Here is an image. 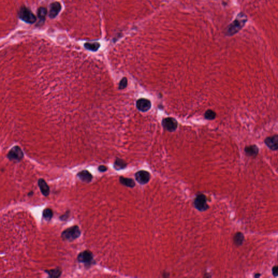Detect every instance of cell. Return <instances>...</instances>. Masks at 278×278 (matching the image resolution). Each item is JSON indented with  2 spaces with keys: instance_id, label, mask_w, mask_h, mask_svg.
Instances as JSON below:
<instances>
[{
  "instance_id": "9c48e42d",
  "label": "cell",
  "mask_w": 278,
  "mask_h": 278,
  "mask_svg": "<svg viewBox=\"0 0 278 278\" xmlns=\"http://www.w3.org/2000/svg\"><path fill=\"white\" fill-rule=\"evenodd\" d=\"M151 101L145 98H140L136 102L137 108L142 112L148 111L151 108Z\"/></svg>"
},
{
  "instance_id": "5bb4252c",
  "label": "cell",
  "mask_w": 278,
  "mask_h": 278,
  "mask_svg": "<svg viewBox=\"0 0 278 278\" xmlns=\"http://www.w3.org/2000/svg\"><path fill=\"white\" fill-rule=\"evenodd\" d=\"M119 182L123 185L126 186L127 187L132 188L135 186V182L132 179L127 178L120 177H119Z\"/></svg>"
},
{
  "instance_id": "7402d4cb",
  "label": "cell",
  "mask_w": 278,
  "mask_h": 278,
  "mask_svg": "<svg viewBox=\"0 0 278 278\" xmlns=\"http://www.w3.org/2000/svg\"><path fill=\"white\" fill-rule=\"evenodd\" d=\"M204 116L206 119L212 120L216 117V114L212 110H208L204 114Z\"/></svg>"
},
{
  "instance_id": "d6986e66",
  "label": "cell",
  "mask_w": 278,
  "mask_h": 278,
  "mask_svg": "<svg viewBox=\"0 0 278 278\" xmlns=\"http://www.w3.org/2000/svg\"><path fill=\"white\" fill-rule=\"evenodd\" d=\"M46 273H47L48 276L51 278H59L61 275V270L60 268H57L53 270H46Z\"/></svg>"
},
{
  "instance_id": "ffe728a7",
  "label": "cell",
  "mask_w": 278,
  "mask_h": 278,
  "mask_svg": "<svg viewBox=\"0 0 278 278\" xmlns=\"http://www.w3.org/2000/svg\"><path fill=\"white\" fill-rule=\"evenodd\" d=\"M47 9L44 7H40L38 11V16L40 20V22H43L45 20V17L47 14Z\"/></svg>"
},
{
  "instance_id": "4fadbf2b",
  "label": "cell",
  "mask_w": 278,
  "mask_h": 278,
  "mask_svg": "<svg viewBox=\"0 0 278 278\" xmlns=\"http://www.w3.org/2000/svg\"><path fill=\"white\" fill-rule=\"evenodd\" d=\"M38 185L40 188V191L44 196H47L49 195L50 190L47 183L43 179H40L38 180Z\"/></svg>"
},
{
  "instance_id": "cb8c5ba5",
  "label": "cell",
  "mask_w": 278,
  "mask_h": 278,
  "mask_svg": "<svg viewBox=\"0 0 278 278\" xmlns=\"http://www.w3.org/2000/svg\"><path fill=\"white\" fill-rule=\"evenodd\" d=\"M70 211H67L64 214L61 215V216L60 217V219H61V221H66V220L68 219L69 216H70Z\"/></svg>"
},
{
  "instance_id": "484cf974",
  "label": "cell",
  "mask_w": 278,
  "mask_h": 278,
  "mask_svg": "<svg viewBox=\"0 0 278 278\" xmlns=\"http://www.w3.org/2000/svg\"><path fill=\"white\" fill-rule=\"evenodd\" d=\"M278 267L276 266L273 267V269H272V273H273V276H278Z\"/></svg>"
},
{
  "instance_id": "6da1fadb",
  "label": "cell",
  "mask_w": 278,
  "mask_h": 278,
  "mask_svg": "<svg viewBox=\"0 0 278 278\" xmlns=\"http://www.w3.org/2000/svg\"><path fill=\"white\" fill-rule=\"evenodd\" d=\"M247 21V18L244 13L239 14L235 20L229 25L226 29V34L228 35H233L241 30Z\"/></svg>"
},
{
  "instance_id": "30bf717a",
  "label": "cell",
  "mask_w": 278,
  "mask_h": 278,
  "mask_svg": "<svg viewBox=\"0 0 278 278\" xmlns=\"http://www.w3.org/2000/svg\"><path fill=\"white\" fill-rule=\"evenodd\" d=\"M266 145L272 150L276 151L278 149V135H274L271 137H268L265 139Z\"/></svg>"
},
{
  "instance_id": "603a6c76",
  "label": "cell",
  "mask_w": 278,
  "mask_h": 278,
  "mask_svg": "<svg viewBox=\"0 0 278 278\" xmlns=\"http://www.w3.org/2000/svg\"><path fill=\"white\" fill-rule=\"evenodd\" d=\"M127 79L126 78H125V77L123 78L122 80H121L120 82H119V89L120 90L124 89L126 87H127Z\"/></svg>"
},
{
  "instance_id": "8992f818",
  "label": "cell",
  "mask_w": 278,
  "mask_h": 278,
  "mask_svg": "<svg viewBox=\"0 0 278 278\" xmlns=\"http://www.w3.org/2000/svg\"><path fill=\"white\" fill-rule=\"evenodd\" d=\"M24 154L21 149L18 146H15L11 149L7 154V158L11 161L21 160L24 158Z\"/></svg>"
},
{
  "instance_id": "e0dca14e",
  "label": "cell",
  "mask_w": 278,
  "mask_h": 278,
  "mask_svg": "<svg viewBox=\"0 0 278 278\" xmlns=\"http://www.w3.org/2000/svg\"><path fill=\"white\" fill-rule=\"evenodd\" d=\"M100 44L97 42L94 43H86L84 44V47L88 50L96 52L98 50V48L100 47Z\"/></svg>"
},
{
  "instance_id": "3957f363",
  "label": "cell",
  "mask_w": 278,
  "mask_h": 278,
  "mask_svg": "<svg viewBox=\"0 0 278 278\" xmlns=\"http://www.w3.org/2000/svg\"><path fill=\"white\" fill-rule=\"evenodd\" d=\"M19 18L28 24H33L37 20V18L31 10L26 7H22L19 13Z\"/></svg>"
},
{
  "instance_id": "52a82bcc",
  "label": "cell",
  "mask_w": 278,
  "mask_h": 278,
  "mask_svg": "<svg viewBox=\"0 0 278 278\" xmlns=\"http://www.w3.org/2000/svg\"><path fill=\"white\" fill-rule=\"evenodd\" d=\"M162 125L166 130L173 132L177 128L178 122L177 120L173 118L167 117L162 120Z\"/></svg>"
},
{
  "instance_id": "44dd1931",
  "label": "cell",
  "mask_w": 278,
  "mask_h": 278,
  "mask_svg": "<svg viewBox=\"0 0 278 278\" xmlns=\"http://www.w3.org/2000/svg\"><path fill=\"white\" fill-rule=\"evenodd\" d=\"M53 213L52 210L49 208L46 209L43 211V217L45 220L47 221H50L51 220V218L53 217Z\"/></svg>"
},
{
  "instance_id": "7a4b0ae2",
  "label": "cell",
  "mask_w": 278,
  "mask_h": 278,
  "mask_svg": "<svg viewBox=\"0 0 278 278\" xmlns=\"http://www.w3.org/2000/svg\"><path fill=\"white\" fill-rule=\"evenodd\" d=\"M81 231L77 225H74L67 228L61 233V238L64 240L71 242L78 238L80 236Z\"/></svg>"
},
{
  "instance_id": "5b68a950",
  "label": "cell",
  "mask_w": 278,
  "mask_h": 278,
  "mask_svg": "<svg viewBox=\"0 0 278 278\" xmlns=\"http://www.w3.org/2000/svg\"><path fill=\"white\" fill-rule=\"evenodd\" d=\"M194 205L196 209L200 211H206L209 208L207 204V198L203 194H199L195 199Z\"/></svg>"
},
{
  "instance_id": "8fae6325",
  "label": "cell",
  "mask_w": 278,
  "mask_h": 278,
  "mask_svg": "<svg viewBox=\"0 0 278 278\" xmlns=\"http://www.w3.org/2000/svg\"><path fill=\"white\" fill-rule=\"evenodd\" d=\"M61 6L60 3L54 2L51 4L50 9L49 11V17L50 18H54L58 15L60 11H61Z\"/></svg>"
},
{
  "instance_id": "ba28073f",
  "label": "cell",
  "mask_w": 278,
  "mask_h": 278,
  "mask_svg": "<svg viewBox=\"0 0 278 278\" xmlns=\"http://www.w3.org/2000/svg\"><path fill=\"white\" fill-rule=\"evenodd\" d=\"M135 177L138 183L143 185L149 183L151 178V175L149 172L142 170L135 173Z\"/></svg>"
},
{
  "instance_id": "d4e9b609",
  "label": "cell",
  "mask_w": 278,
  "mask_h": 278,
  "mask_svg": "<svg viewBox=\"0 0 278 278\" xmlns=\"http://www.w3.org/2000/svg\"><path fill=\"white\" fill-rule=\"evenodd\" d=\"M107 169H108L107 167L106 166H104V165H101L98 168V171L101 172H106Z\"/></svg>"
},
{
  "instance_id": "9a60e30c",
  "label": "cell",
  "mask_w": 278,
  "mask_h": 278,
  "mask_svg": "<svg viewBox=\"0 0 278 278\" xmlns=\"http://www.w3.org/2000/svg\"><path fill=\"white\" fill-rule=\"evenodd\" d=\"M245 152L248 156H257L259 153V149L255 145L247 146L245 148Z\"/></svg>"
},
{
  "instance_id": "7c38bea8",
  "label": "cell",
  "mask_w": 278,
  "mask_h": 278,
  "mask_svg": "<svg viewBox=\"0 0 278 278\" xmlns=\"http://www.w3.org/2000/svg\"><path fill=\"white\" fill-rule=\"evenodd\" d=\"M77 177L82 182L87 183H90L93 178L92 175L87 170H83L78 172L77 174Z\"/></svg>"
},
{
  "instance_id": "4316f807",
  "label": "cell",
  "mask_w": 278,
  "mask_h": 278,
  "mask_svg": "<svg viewBox=\"0 0 278 278\" xmlns=\"http://www.w3.org/2000/svg\"><path fill=\"white\" fill-rule=\"evenodd\" d=\"M260 276H261L260 274H259V273H257V274H256L255 275L254 277L255 278H259V277H260Z\"/></svg>"
},
{
  "instance_id": "2e32d148",
  "label": "cell",
  "mask_w": 278,
  "mask_h": 278,
  "mask_svg": "<svg viewBox=\"0 0 278 278\" xmlns=\"http://www.w3.org/2000/svg\"><path fill=\"white\" fill-rule=\"evenodd\" d=\"M127 163L123 160L117 158L114 163V168L116 170H122L127 167Z\"/></svg>"
},
{
  "instance_id": "277c9868",
  "label": "cell",
  "mask_w": 278,
  "mask_h": 278,
  "mask_svg": "<svg viewBox=\"0 0 278 278\" xmlns=\"http://www.w3.org/2000/svg\"><path fill=\"white\" fill-rule=\"evenodd\" d=\"M77 260L78 262L84 263L86 266L89 267L90 265L93 264V255L89 250H84L78 254Z\"/></svg>"
},
{
  "instance_id": "ac0fdd59",
  "label": "cell",
  "mask_w": 278,
  "mask_h": 278,
  "mask_svg": "<svg viewBox=\"0 0 278 278\" xmlns=\"http://www.w3.org/2000/svg\"><path fill=\"white\" fill-rule=\"evenodd\" d=\"M244 241V234L240 232H238L235 234L234 236V242L237 246H241L242 245Z\"/></svg>"
}]
</instances>
